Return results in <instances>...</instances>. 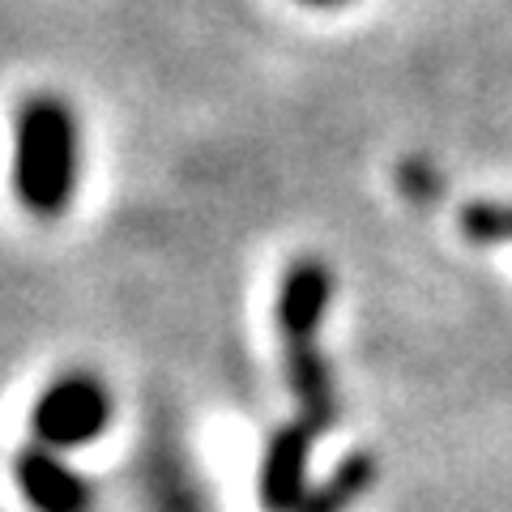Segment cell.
I'll return each instance as SVG.
<instances>
[{
  "label": "cell",
  "instance_id": "obj_7",
  "mask_svg": "<svg viewBox=\"0 0 512 512\" xmlns=\"http://www.w3.org/2000/svg\"><path fill=\"white\" fill-rule=\"evenodd\" d=\"M402 184L410 188V197H431V192H440V175L431 167H423V163H406Z\"/></svg>",
  "mask_w": 512,
  "mask_h": 512
},
{
  "label": "cell",
  "instance_id": "obj_1",
  "mask_svg": "<svg viewBox=\"0 0 512 512\" xmlns=\"http://www.w3.org/2000/svg\"><path fill=\"white\" fill-rule=\"evenodd\" d=\"M82 184V120L60 94H30L13 120V192L39 222L69 214Z\"/></svg>",
  "mask_w": 512,
  "mask_h": 512
},
{
  "label": "cell",
  "instance_id": "obj_8",
  "mask_svg": "<svg viewBox=\"0 0 512 512\" xmlns=\"http://www.w3.org/2000/svg\"><path fill=\"white\" fill-rule=\"evenodd\" d=\"M299 5H308V9H342V5H350V0H299Z\"/></svg>",
  "mask_w": 512,
  "mask_h": 512
},
{
  "label": "cell",
  "instance_id": "obj_6",
  "mask_svg": "<svg viewBox=\"0 0 512 512\" xmlns=\"http://www.w3.org/2000/svg\"><path fill=\"white\" fill-rule=\"evenodd\" d=\"M367 474H372V466H367L363 457H359V461H350V466H346L338 478H333L325 491L308 495L299 512H342V504H346V500H355V495L367 487Z\"/></svg>",
  "mask_w": 512,
  "mask_h": 512
},
{
  "label": "cell",
  "instance_id": "obj_4",
  "mask_svg": "<svg viewBox=\"0 0 512 512\" xmlns=\"http://www.w3.org/2000/svg\"><path fill=\"white\" fill-rule=\"evenodd\" d=\"M18 487L39 512H86L90 491L77 474H69L60 461L43 453H26L18 461Z\"/></svg>",
  "mask_w": 512,
  "mask_h": 512
},
{
  "label": "cell",
  "instance_id": "obj_2",
  "mask_svg": "<svg viewBox=\"0 0 512 512\" xmlns=\"http://www.w3.org/2000/svg\"><path fill=\"white\" fill-rule=\"evenodd\" d=\"M329 291H333L329 265L308 256V261L291 265V274L282 278V295H278L286 372H291V389L299 397V423L291 431H299L303 440H316L333 423V380L316 346L320 320H325V308H329Z\"/></svg>",
  "mask_w": 512,
  "mask_h": 512
},
{
  "label": "cell",
  "instance_id": "obj_5",
  "mask_svg": "<svg viewBox=\"0 0 512 512\" xmlns=\"http://www.w3.org/2000/svg\"><path fill=\"white\" fill-rule=\"evenodd\" d=\"M470 244H512V201H470L461 210Z\"/></svg>",
  "mask_w": 512,
  "mask_h": 512
},
{
  "label": "cell",
  "instance_id": "obj_3",
  "mask_svg": "<svg viewBox=\"0 0 512 512\" xmlns=\"http://www.w3.org/2000/svg\"><path fill=\"white\" fill-rule=\"evenodd\" d=\"M107 419H111V397L103 384L90 376H69L43 393V402L35 410V431L43 444L69 448L99 436Z\"/></svg>",
  "mask_w": 512,
  "mask_h": 512
}]
</instances>
